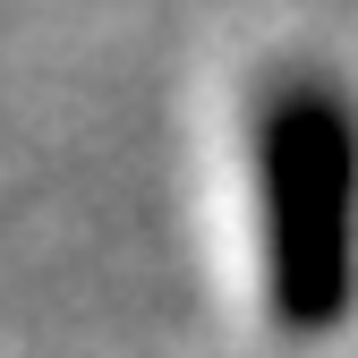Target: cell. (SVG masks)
Segmentation results:
<instances>
[{
    "label": "cell",
    "mask_w": 358,
    "mask_h": 358,
    "mask_svg": "<svg viewBox=\"0 0 358 358\" xmlns=\"http://www.w3.org/2000/svg\"><path fill=\"white\" fill-rule=\"evenodd\" d=\"M256 239L282 333H333L358 307V111L333 77L256 94Z\"/></svg>",
    "instance_id": "cell-1"
}]
</instances>
